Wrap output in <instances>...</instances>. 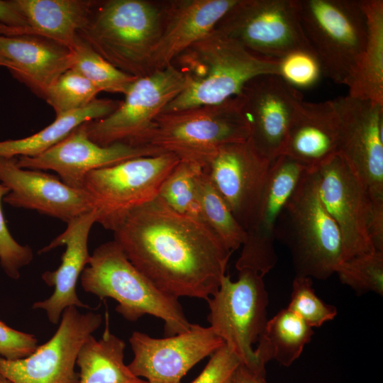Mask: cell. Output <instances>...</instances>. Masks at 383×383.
<instances>
[{
  "label": "cell",
  "mask_w": 383,
  "mask_h": 383,
  "mask_svg": "<svg viewBox=\"0 0 383 383\" xmlns=\"http://www.w3.org/2000/svg\"><path fill=\"white\" fill-rule=\"evenodd\" d=\"M339 136V120L333 99L303 100L295 111L282 155L306 171L313 172L338 153Z\"/></svg>",
  "instance_id": "23"
},
{
  "label": "cell",
  "mask_w": 383,
  "mask_h": 383,
  "mask_svg": "<svg viewBox=\"0 0 383 383\" xmlns=\"http://www.w3.org/2000/svg\"><path fill=\"white\" fill-rule=\"evenodd\" d=\"M313 334V328L293 311L284 309L267 321L255 352L265 366L273 359L288 367L299 358Z\"/></svg>",
  "instance_id": "29"
},
{
  "label": "cell",
  "mask_w": 383,
  "mask_h": 383,
  "mask_svg": "<svg viewBox=\"0 0 383 383\" xmlns=\"http://www.w3.org/2000/svg\"><path fill=\"white\" fill-rule=\"evenodd\" d=\"M129 342L133 358L128 367L149 383H180L196 364L224 345L210 326L196 323H191L184 333L163 338L134 331Z\"/></svg>",
  "instance_id": "14"
},
{
  "label": "cell",
  "mask_w": 383,
  "mask_h": 383,
  "mask_svg": "<svg viewBox=\"0 0 383 383\" xmlns=\"http://www.w3.org/2000/svg\"><path fill=\"white\" fill-rule=\"evenodd\" d=\"M38 346L34 335L16 330L0 321V357L6 360L23 358Z\"/></svg>",
  "instance_id": "39"
},
{
  "label": "cell",
  "mask_w": 383,
  "mask_h": 383,
  "mask_svg": "<svg viewBox=\"0 0 383 383\" xmlns=\"http://www.w3.org/2000/svg\"><path fill=\"white\" fill-rule=\"evenodd\" d=\"M113 233L130 262L177 299L208 301L233 252L205 223L174 211L158 196L133 210Z\"/></svg>",
  "instance_id": "1"
},
{
  "label": "cell",
  "mask_w": 383,
  "mask_h": 383,
  "mask_svg": "<svg viewBox=\"0 0 383 383\" xmlns=\"http://www.w3.org/2000/svg\"><path fill=\"white\" fill-rule=\"evenodd\" d=\"M360 1L367 18V41L345 86L349 95L383 105V1Z\"/></svg>",
  "instance_id": "26"
},
{
  "label": "cell",
  "mask_w": 383,
  "mask_h": 383,
  "mask_svg": "<svg viewBox=\"0 0 383 383\" xmlns=\"http://www.w3.org/2000/svg\"><path fill=\"white\" fill-rule=\"evenodd\" d=\"M303 166L285 155L275 158L250 223L245 229L235 267L253 270L262 277L276 265V229L285 205L304 173Z\"/></svg>",
  "instance_id": "16"
},
{
  "label": "cell",
  "mask_w": 383,
  "mask_h": 383,
  "mask_svg": "<svg viewBox=\"0 0 383 383\" xmlns=\"http://www.w3.org/2000/svg\"><path fill=\"white\" fill-rule=\"evenodd\" d=\"M240 95L250 140L260 153L273 161L283 153L295 111L304 100L302 94L277 74H262L249 81Z\"/></svg>",
  "instance_id": "17"
},
{
  "label": "cell",
  "mask_w": 383,
  "mask_h": 383,
  "mask_svg": "<svg viewBox=\"0 0 383 383\" xmlns=\"http://www.w3.org/2000/svg\"><path fill=\"white\" fill-rule=\"evenodd\" d=\"M0 56L13 77L44 99L48 89L71 67V50L34 35L0 34Z\"/></svg>",
  "instance_id": "24"
},
{
  "label": "cell",
  "mask_w": 383,
  "mask_h": 383,
  "mask_svg": "<svg viewBox=\"0 0 383 383\" xmlns=\"http://www.w3.org/2000/svg\"><path fill=\"white\" fill-rule=\"evenodd\" d=\"M0 383H13L9 379L0 374Z\"/></svg>",
  "instance_id": "43"
},
{
  "label": "cell",
  "mask_w": 383,
  "mask_h": 383,
  "mask_svg": "<svg viewBox=\"0 0 383 383\" xmlns=\"http://www.w3.org/2000/svg\"><path fill=\"white\" fill-rule=\"evenodd\" d=\"M276 238L289 248L296 276L325 279L345 260L341 233L320 199L314 172L305 171L285 205Z\"/></svg>",
  "instance_id": "6"
},
{
  "label": "cell",
  "mask_w": 383,
  "mask_h": 383,
  "mask_svg": "<svg viewBox=\"0 0 383 383\" xmlns=\"http://www.w3.org/2000/svg\"><path fill=\"white\" fill-rule=\"evenodd\" d=\"M296 4L322 75L346 85L367 41V18L360 0H296Z\"/></svg>",
  "instance_id": "7"
},
{
  "label": "cell",
  "mask_w": 383,
  "mask_h": 383,
  "mask_svg": "<svg viewBox=\"0 0 383 383\" xmlns=\"http://www.w3.org/2000/svg\"><path fill=\"white\" fill-rule=\"evenodd\" d=\"M71 50V67L100 91L125 94L138 77L118 70L94 50L78 35Z\"/></svg>",
  "instance_id": "31"
},
{
  "label": "cell",
  "mask_w": 383,
  "mask_h": 383,
  "mask_svg": "<svg viewBox=\"0 0 383 383\" xmlns=\"http://www.w3.org/2000/svg\"><path fill=\"white\" fill-rule=\"evenodd\" d=\"M125 342L110 332L108 323L101 338L90 335L77 355L78 383H148L125 364Z\"/></svg>",
  "instance_id": "27"
},
{
  "label": "cell",
  "mask_w": 383,
  "mask_h": 383,
  "mask_svg": "<svg viewBox=\"0 0 383 383\" xmlns=\"http://www.w3.org/2000/svg\"><path fill=\"white\" fill-rule=\"evenodd\" d=\"M272 163L248 138L222 147L204 168L245 230L255 211Z\"/></svg>",
  "instance_id": "19"
},
{
  "label": "cell",
  "mask_w": 383,
  "mask_h": 383,
  "mask_svg": "<svg viewBox=\"0 0 383 383\" xmlns=\"http://www.w3.org/2000/svg\"><path fill=\"white\" fill-rule=\"evenodd\" d=\"M238 272L235 282L226 274L217 292L207 301L209 326L240 364L266 382L265 366L252 345L258 342L268 321V294L262 275L249 269Z\"/></svg>",
  "instance_id": "9"
},
{
  "label": "cell",
  "mask_w": 383,
  "mask_h": 383,
  "mask_svg": "<svg viewBox=\"0 0 383 383\" xmlns=\"http://www.w3.org/2000/svg\"><path fill=\"white\" fill-rule=\"evenodd\" d=\"M121 101L96 99L88 106L55 116L47 127L28 137L0 141V156L33 157L41 154L66 138L85 122L104 118L120 105Z\"/></svg>",
  "instance_id": "28"
},
{
  "label": "cell",
  "mask_w": 383,
  "mask_h": 383,
  "mask_svg": "<svg viewBox=\"0 0 383 383\" xmlns=\"http://www.w3.org/2000/svg\"><path fill=\"white\" fill-rule=\"evenodd\" d=\"M83 289L103 300L117 301L116 311L136 321L145 315L160 318L170 336L188 331L189 322L177 298L157 289L128 259L116 241L98 246L80 276Z\"/></svg>",
  "instance_id": "5"
},
{
  "label": "cell",
  "mask_w": 383,
  "mask_h": 383,
  "mask_svg": "<svg viewBox=\"0 0 383 383\" xmlns=\"http://www.w3.org/2000/svg\"><path fill=\"white\" fill-rule=\"evenodd\" d=\"M335 272L342 283L359 294H383V251L375 250L344 261Z\"/></svg>",
  "instance_id": "34"
},
{
  "label": "cell",
  "mask_w": 383,
  "mask_h": 383,
  "mask_svg": "<svg viewBox=\"0 0 383 383\" xmlns=\"http://www.w3.org/2000/svg\"><path fill=\"white\" fill-rule=\"evenodd\" d=\"M250 133L239 94L216 104L162 112L136 145L172 153L205 168L220 148L245 142Z\"/></svg>",
  "instance_id": "4"
},
{
  "label": "cell",
  "mask_w": 383,
  "mask_h": 383,
  "mask_svg": "<svg viewBox=\"0 0 383 383\" xmlns=\"http://www.w3.org/2000/svg\"><path fill=\"white\" fill-rule=\"evenodd\" d=\"M179 160L174 154L165 152L89 172L83 189L94 201L96 223L113 232L133 210L158 196L163 182Z\"/></svg>",
  "instance_id": "10"
},
{
  "label": "cell",
  "mask_w": 383,
  "mask_h": 383,
  "mask_svg": "<svg viewBox=\"0 0 383 383\" xmlns=\"http://www.w3.org/2000/svg\"><path fill=\"white\" fill-rule=\"evenodd\" d=\"M9 192V189L0 183V265L8 277L17 279L21 276V269L32 262L33 252L30 246L18 243L6 226L1 201Z\"/></svg>",
  "instance_id": "37"
},
{
  "label": "cell",
  "mask_w": 383,
  "mask_h": 383,
  "mask_svg": "<svg viewBox=\"0 0 383 383\" xmlns=\"http://www.w3.org/2000/svg\"><path fill=\"white\" fill-rule=\"evenodd\" d=\"M99 92L82 74L69 69L48 89L43 99L53 109L57 116L88 106Z\"/></svg>",
  "instance_id": "33"
},
{
  "label": "cell",
  "mask_w": 383,
  "mask_h": 383,
  "mask_svg": "<svg viewBox=\"0 0 383 383\" xmlns=\"http://www.w3.org/2000/svg\"><path fill=\"white\" fill-rule=\"evenodd\" d=\"M95 0H14L25 28L0 24V34L41 36L72 50Z\"/></svg>",
  "instance_id": "25"
},
{
  "label": "cell",
  "mask_w": 383,
  "mask_h": 383,
  "mask_svg": "<svg viewBox=\"0 0 383 383\" xmlns=\"http://www.w3.org/2000/svg\"><path fill=\"white\" fill-rule=\"evenodd\" d=\"M231 383H267L258 378L246 367L240 364L236 370Z\"/></svg>",
  "instance_id": "41"
},
{
  "label": "cell",
  "mask_w": 383,
  "mask_h": 383,
  "mask_svg": "<svg viewBox=\"0 0 383 383\" xmlns=\"http://www.w3.org/2000/svg\"><path fill=\"white\" fill-rule=\"evenodd\" d=\"M240 365L236 355L224 344L211 355L204 370L191 383H231Z\"/></svg>",
  "instance_id": "38"
},
{
  "label": "cell",
  "mask_w": 383,
  "mask_h": 383,
  "mask_svg": "<svg viewBox=\"0 0 383 383\" xmlns=\"http://www.w3.org/2000/svg\"><path fill=\"white\" fill-rule=\"evenodd\" d=\"M215 28L268 58L312 50L301 25L296 0H238Z\"/></svg>",
  "instance_id": "11"
},
{
  "label": "cell",
  "mask_w": 383,
  "mask_h": 383,
  "mask_svg": "<svg viewBox=\"0 0 383 383\" xmlns=\"http://www.w3.org/2000/svg\"><path fill=\"white\" fill-rule=\"evenodd\" d=\"M0 24L13 28L27 26V23L18 10L14 0H0Z\"/></svg>",
  "instance_id": "40"
},
{
  "label": "cell",
  "mask_w": 383,
  "mask_h": 383,
  "mask_svg": "<svg viewBox=\"0 0 383 383\" xmlns=\"http://www.w3.org/2000/svg\"><path fill=\"white\" fill-rule=\"evenodd\" d=\"M198 191L202 221L228 250L233 252L238 249L245 241V230L204 169L198 177Z\"/></svg>",
  "instance_id": "30"
},
{
  "label": "cell",
  "mask_w": 383,
  "mask_h": 383,
  "mask_svg": "<svg viewBox=\"0 0 383 383\" xmlns=\"http://www.w3.org/2000/svg\"><path fill=\"white\" fill-rule=\"evenodd\" d=\"M157 149L116 143L103 146L93 142L82 124L60 143L41 154L16 157L21 168L52 170L70 187L84 189L87 174L100 168L111 166L126 160L161 154Z\"/></svg>",
  "instance_id": "18"
},
{
  "label": "cell",
  "mask_w": 383,
  "mask_h": 383,
  "mask_svg": "<svg viewBox=\"0 0 383 383\" xmlns=\"http://www.w3.org/2000/svg\"><path fill=\"white\" fill-rule=\"evenodd\" d=\"M184 75V90L162 112L223 102L262 74L279 75V61L258 55L214 28L192 45L172 64Z\"/></svg>",
  "instance_id": "2"
},
{
  "label": "cell",
  "mask_w": 383,
  "mask_h": 383,
  "mask_svg": "<svg viewBox=\"0 0 383 383\" xmlns=\"http://www.w3.org/2000/svg\"><path fill=\"white\" fill-rule=\"evenodd\" d=\"M0 181L9 192L3 201L14 208L35 210L67 223L95 209L84 189L69 187L57 177L16 165V157L0 156Z\"/></svg>",
  "instance_id": "20"
},
{
  "label": "cell",
  "mask_w": 383,
  "mask_h": 383,
  "mask_svg": "<svg viewBox=\"0 0 383 383\" xmlns=\"http://www.w3.org/2000/svg\"><path fill=\"white\" fill-rule=\"evenodd\" d=\"M185 86L184 75L173 65L137 78L115 111L83 123L88 137L103 146L116 143L137 146L157 116Z\"/></svg>",
  "instance_id": "12"
},
{
  "label": "cell",
  "mask_w": 383,
  "mask_h": 383,
  "mask_svg": "<svg viewBox=\"0 0 383 383\" xmlns=\"http://www.w3.org/2000/svg\"><path fill=\"white\" fill-rule=\"evenodd\" d=\"M162 23L163 3L94 1L77 35L114 67L141 77L152 72L151 56Z\"/></svg>",
  "instance_id": "3"
},
{
  "label": "cell",
  "mask_w": 383,
  "mask_h": 383,
  "mask_svg": "<svg viewBox=\"0 0 383 383\" xmlns=\"http://www.w3.org/2000/svg\"><path fill=\"white\" fill-rule=\"evenodd\" d=\"M237 1L163 2L162 32L151 56L152 72L172 65L182 52L211 33Z\"/></svg>",
  "instance_id": "22"
},
{
  "label": "cell",
  "mask_w": 383,
  "mask_h": 383,
  "mask_svg": "<svg viewBox=\"0 0 383 383\" xmlns=\"http://www.w3.org/2000/svg\"><path fill=\"white\" fill-rule=\"evenodd\" d=\"M340 128L338 154L362 184L371 206V237L383 242V105L349 94L333 99Z\"/></svg>",
  "instance_id": "8"
},
{
  "label": "cell",
  "mask_w": 383,
  "mask_h": 383,
  "mask_svg": "<svg viewBox=\"0 0 383 383\" xmlns=\"http://www.w3.org/2000/svg\"><path fill=\"white\" fill-rule=\"evenodd\" d=\"M203 169L196 162L180 160L163 182L157 196L174 211L202 221L198 177Z\"/></svg>",
  "instance_id": "32"
},
{
  "label": "cell",
  "mask_w": 383,
  "mask_h": 383,
  "mask_svg": "<svg viewBox=\"0 0 383 383\" xmlns=\"http://www.w3.org/2000/svg\"><path fill=\"white\" fill-rule=\"evenodd\" d=\"M0 67H5L8 70H9L11 68V65H10V63L9 62L5 60L4 58H2L0 56Z\"/></svg>",
  "instance_id": "42"
},
{
  "label": "cell",
  "mask_w": 383,
  "mask_h": 383,
  "mask_svg": "<svg viewBox=\"0 0 383 383\" xmlns=\"http://www.w3.org/2000/svg\"><path fill=\"white\" fill-rule=\"evenodd\" d=\"M96 220V209L76 217L67 223L61 234L39 251L45 253L59 246L66 247L60 266L55 270L46 271L42 274L45 283L54 287L52 294L32 305L33 309L43 310L52 324L60 322L63 311L69 306L90 309L78 297L77 284L89 262V235Z\"/></svg>",
  "instance_id": "21"
},
{
  "label": "cell",
  "mask_w": 383,
  "mask_h": 383,
  "mask_svg": "<svg viewBox=\"0 0 383 383\" xmlns=\"http://www.w3.org/2000/svg\"><path fill=\"white\" fill-rule=\"evenodd\" d=\"M101 323L100 313L66 308L54 335L30 355L18 360L0 357V374L13 383H78L79 351Z\"/></svg>",
  "instance_id": "13"
},
{
  "label": "cell",
  "mask_w": 383,
  "mask_h": 383,
  "mask_svg": "<svg viewBox=\"0 0 383 383\" xmlns=\"http://www.w3.org/2000/svg\"><path fill=\"white\" fill-rule=\"evenodd\" d=\"M287 309L311 328L320 327L337 315L334 306L326 304L316 296L311 278L306 276L295 277Z\"/></svg>",
  "instance_id": "35"
},
{
  "label": "cell",
  "mask_w": 383,
  "mask_h": 383,
  "mask_svg": "<svg viewBox=\"0 0 383 383\" xmlns=\"http://www.w3.org/2000/svg\"><path fill=\"white\" fill-rule=\"evenodd\" d=\"M278 61L279 76L298 89L313 86L322 75L320 63L312 50H294Z\"/></svg>",
  "instance_id": "36"
},
{
  "label": "cell",
  "mask_w": 383,
  "mask_h": 383,
  "mask_svg": "<svg viewBox=\"0 0 383 383\" xmlns=\"http://www.w3.org/2000/svg\"><path fill=\"white\" fill-rule=\"evenodd\" d=\"M148 383H149V382H148Z\"/></svg>",
  "instance_id": "44"
},
{
  "label": "cell",
  "mask_w": 383,
  "mask_h": 383,
  "mask_svg": "<svg viewBox=\"0 0 383 383\" xmlns=\"http://www.w3.org/2000/svg\"><path fill=\"white\" fill-rule=\"evenodd\" d=\"M313 172L320 199L341 233L345 261L375 250L368 196L343 157L338 153Z\"/></svg>",
  "instance_id": "15"
}]
</instances>
